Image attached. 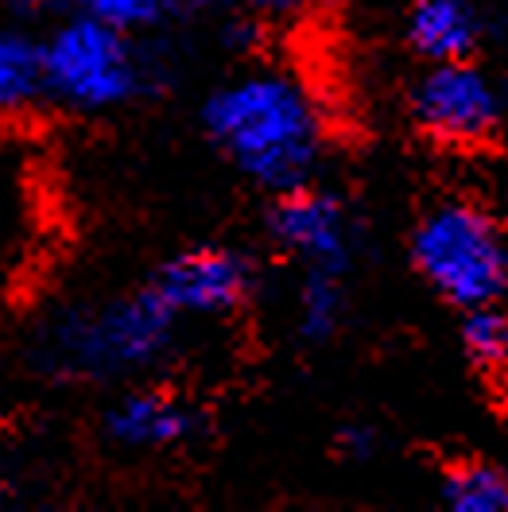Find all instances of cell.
I'll return each mask as SVG.
<instances>
[{"mask_svg": "<svg viewBox=\"0 0 508 512\" xmlns=\"http://www.w3.org/2000/svg\"><path fill=\"white\" fill-rule=\"evenodd\" d=\"M148 284L47 311L28 338V369L51 384H128L159 369L183 334Z\"/></svg>", "mask_w": 508, "mask_h": 512, "instance_id": "1", "label": "cell"}, {"mask_svg": "<svg viewBox=\"0 0 508 512\" xmlns=\"http://www.w3.org/2000/svg\"><path fill=\"white\" fill-rule=\"evenodd\" d=\"M202 128L237 175L272 194L315 183L322 113L311 90L284 70H249L202 101Z\"/></svg>", "mask_w": 508, "mask_h": 512, "instance_id": "2", "label": "cell"}, {"mask_svg": "<svg viewBox=\"0 0 508 512\" xmlns=\"http://www.w3.org/2000/svg\"><path fill=\"white\" fill-rule=\"evenodd\" d=\"M43 101L70 117H109L136 105L152 86V63L140 35L63 12L39 32Z\"/></svg>", "mask_w": 508, "mask_h": 512, "instance_id": "3", "label": "cell"}, {"mask_svg": "<svg viewBox=\"0 0 508 512\" xmlns=\"http://www.w3.org/2000/svg\"><path fill=\"white\" fill-rule=\"evenodd\" d=\"M412 264L450 307L477 311L508 299L505 233L470 202H443L419 218Z\"/></svg>", "mask_w": 508, "mask_h": 512, "instance_id": "4", "label": "cell"}, {"mask_svg": "<svg viewBox=\"0 0 508 512\" xmlns=\"http://www.w3.org/2000/svg\"><path fill=\"white\" fill-rule=\"evenodd\" d=\"M412 117L439 144H481L505 121V90L470 59L431 63L412 86Z\"/></svg>", "mask_w": 508, "mask_h": 512, "instance_id": "5", "label": "cell"}, {"mask_svg": "<svg viewBox=\"0 0 508 512\" xmlns=\"http://www.w3.org/2000/svg\"><path fill=\"white\" fill-rule=\"evenodd\" d=\"M183 322L237 315L256 291V264L229 245H194L159 260L144 280Z\"/></svg>", "mask_w": 508, "mask_h": 512, "instance_id": "6", "label": "cell"}, {"mask_svg": "<svg viewBox=\"0 0 508 512\" xmlns=\"http://www.w3.org/2000/svg\"><path fill=\"white\" fill-rule=\"evenodd\" d=\"M268 237L303 272L350 276L357 256L350 210L342 206V198L318 191L315 183L276 194V202L268 206Z\"/></svg>", "mask_w": 508, "mask_h": 512, "instance_id": "7", "label": "cell"}, {"mask_svg": "<svg viewBox=\"0 0 508 512\" xmlns=\"http://www.w3.org/2000/svg\"><path fill=\"white\" fill-rule=\"evenodd\" d=\"M202 431V416L187 396L159 384L128 381L97 416L101 443L121 454H167Z\"/></svg>", "mask_w": 508, "mask_h": 512, "instance_id": "8", "label": "cell"}, {"mask_svg": "<svg viewBox=\"0 0 508 512\" xmlns=\"http://www.w3.org/2000/svg\"><path fill=\"white\" fill-rule=\"evenodd\" d=\"M408 43L427 63L470 59L481 43V16L470 0H415L408 12Z\"/></svg>", "mask_w": 508, "mask_h": 512, "instance_id": "9", "label": "cell"}, {"mask_svg": "<svg viewBox=\"0 0 508 512\" xmlns=\"http://www.w3.org/2000/svg\"><path fill=\"white\" fill-rule=\"evenodd\" d=\"M43 70H39V32L32 24H0V125L24 121L43 109Z\"/></svg>", "mask_w": 508, "mask_h": 512, "instance_id": "10", "label": "cell"}, {"mask_svg": "<svg viewBox=\"0 0 508 512\" xmlns=\"http://www.w3.org/2000/svg\"><path fill=\"white\" fill-rule=\"evenodd\" d=\"M346 319V276L303 272L295 291V334L311 346H322L338 334Z\"/></svg>", "mask_w": 508, "mask_h": 512, "instance_id": "11", "label": "cell"}, {"mask_svg": "<svg viewBox=\"0 0 508 512\" xmlns=\"http://www.w3.org/2000/svg\"><path fill=\"white\" fill-rule=\"evenodd\" d=\"M443 505L454 512H508V474L489 462H462L443 478Z\"/></svg>", "mask_w": 508, "mask_h": 512, "instance_id": "12", "label": "cell"}, {"mask_svg": "<svg viewBox=\"0 0 508 512\" xmlns=\"http://www.w3.org/2000/svg\"><path fill=\"white\" fill-rule=\"evenodd\" d=\"M59 4H63V12L90 16V20H101L128 35L156 32L183 8V0H59Z\"/></svg>", "mask_w": 508, "mask_h": 512, "instance_id": "13", "label": "cell"}, {"mask_svg": "<svg viewBox=\"0 0 508 512\" xmlns=\"http://www.w3.org/2000/svg\"><path fill=\"white\" fill-rule=\"evenodd\" d=\"M462 346L470 353L477 369L493 373V377H508V311L501 303L493 307H477L466 311V326H462Z\"/></svg>", "mask_w": 508, "mask_h": 512, "instance_id": "14", "label": "cell"}, {"mask_svg": "<svg viewBox=\"0 0 508 512\" xmlns=\"http://www.w3.org/2000/svg\"><path fill=\"white\" fill-rule=\"evenodd\" d=\"M210 8H225V12H245V16H291L311 8L315 0H198Z\"/></svg>", "mask_w": 508, "mask_h": 512, "instance_id": "15", "label": "cell"}, {"mask_svg": "<svg viewBox=\"0 0 508 512\" xmlns=\"http://www.w3.org/2000/svg\"><path fill=\"white\" fill-rule=\"evenodd\" d=\"M342 447H346V454H353V458H369V454L377 450V439H373V431H365V427H350V431H342Z\"/></svg>", "mask_w": 508, "mask_h": 512, "instance_id": "16", "label": "cell"}, {"mask_svg": "<svg viewBox=\"0 0 508 512\" xmlns=\"http://www.w3.org/2000/svg\"><path fill=\"white\" fill-rule=\"evenodd\" d=\"M8 497V466H4V435H0V505Z\"/></svg>", "mask_w": 508, "mask_h": 512, "instance_id": "17", "label": "cell"}]
</instances>
